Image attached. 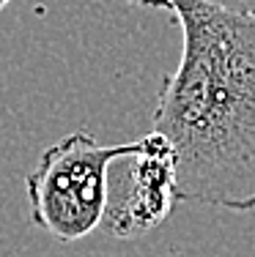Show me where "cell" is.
Masks as SVG:
<instances>
[{
    "instance_id": "7a4b0ae2",
    "label": "cell",
    "mask_w": 255,
    "mask_h": 257,
    "mask_svg": "<svg viewBox=\"0 0 255 257\" xmlns=\"http://www.w3.org/2000/svg\"><path fill=\"white\" fill-rule=\"evenodd\" d=\"M132 148L135 143L102 145L88 132L60 137L25 175L30 219L63 243L94 235L110 203V167Z\"/></svg>"
},
{
    "instance_id": "3957f363",
    "label": "cell",
    "mask_w": 255,
    "mask_h": 257,
    "mask_svg": "<svg viewBox=\"0 0 255 257\" xmlns=\"http://www.w3.org/2000/svg\"><path fill=\"white\" fill-rule=\"evenodd\" d=\"M179 203L176 151L162 132L151 128L135 148L110 167V203L105 227L113 238L132 241L154 232Z\"/></svg>"
},
{
    "instance_id": "5b68a950",
    "label": "cell",
    "mask_w": 255,
    "mask_h": 257,
    "mask_svg": "<svg viewBox=\"0 0 255 257\" xmlns=\"http://www.w3.org/2000/svg\"><path fill=\"white\" fill-rule=\"evenodd\" d=\"M9 3H11V0H0V14H3V9H6Z\"/></svg>"
},
{
    "instance_id": "277c9868",
    "label": "cell",
    "mask_w": 255,
    "mask_h": 257,
    "mask_svg": "<svg viewBox=\"0 0 255 257\" xmlns=\"http://www.w3.org/2000/svg\"><path fill=\"white\" fill-rule=\"evenodd\" d=\"M129 3L156 9V0H129ZM203 3H211V6H220V9H228V11H239V14L255 17V0H203Z\"/></svg>"
},
{
    "instance_id": "6da1fadb",
    "label": "cell",
    "mask_w": 255,
    "mask_h": 257,
    "mask_svg": "<svg viewBox=\"0 0 255 257\" xmlns=\"http://www.w3.org/2000/svg\"><path fill=\"white\" fill-rule=\"evenodd\" d=\"M181 28L154 128L176 151L179 203L255 211V17L203 0H156Z\"/></svg>"
}]
</instances>
